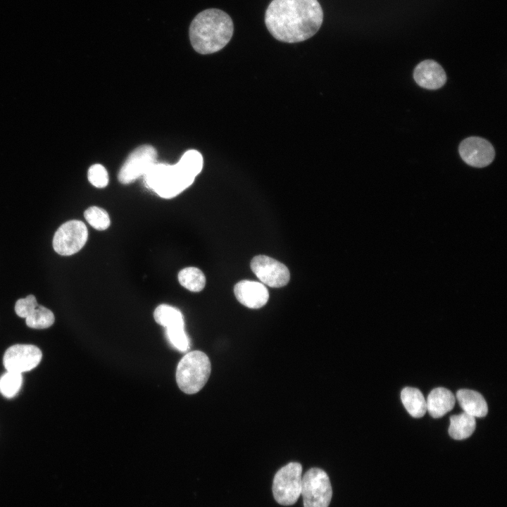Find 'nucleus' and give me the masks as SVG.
Returning <instances> with one entry per match:
<instances>
[{"label": "nucleus", "instance_id": "obj_11", "mask_svg": "<svg viewBox=\"0 0 507 507\" xmlns=\"http://www.w3.org/2000/svg\"><path fill=\"white\" fill-rule=\"evenodd\" d=\"M459 154L468 165L483 168L489 165L495 156L494 149L486 139L479 137L465 139L459 145Z\"/></svg>", "mask_w": 507, "mask_h": 507}, {"label": "nucleus", "instance_id": "obj_2", "mask_svg": "<svg viewBox=\"0 0 507 507\" xmlns=\"http://www.w3.org/2000/svg\"><path fill=\"white\" fill-rule=\"evenodd\" d=\"M233 32L234 24L227 13L218 8H209L194 17L189 35L196 52L210 54L223 49L230 41Z\"/></svg>", "mask_w": 507, "mask_h": 507}, {"label": "nucleus", "instance_id": "obj_3", "mask_svg": "<svg viewBox=\"0 0 507 507\" xmlns=\"http://www.w3.org/2000/svg\"><path fill=\"white\" fill-rule=\"evenodd\" d=\"M194 179L178 163L169 165L156 162L144 175L146 187L165 199L176 196L189 187Z\"/></svg>", "mask_w": 507, "mask_h": 507}, {"label": "nucleus", "instance_id": "obj_24", "mask_svg": "<svg viewBox=\"0 0 507 507\" xmlns=\"http://www.w3.org/2000/svg\"><path fill=\"white\" fill-rule=\"evenodd\" d=\"M166 334L170 342L179 351H185L189 348V341L184 326L167 327Z\"/></svg>", "mask_w": 507, "mask_h": 507}, {"label": "nucleus", "instance_id": "obj_23", "mask_svg": "<svg viewBox=\"0 0 507 507\" xmlns=\"http://www.w3.org/2000/svg\"><path fill=\"white\" fill-rule=\"evenodd\" d=\"M84 216L88 223L97 230H106L111 223L108 213L97 206L88 208L84 211Z\"/></svg>", "mask_w": 507, "mask_h": 507}, {"label": "nucleus", "instance_id": "obj_10", "mask_svg": "<svg viewBox=\"0 0 507 507\" xmlns=\"http://www.w3.org/2000/svg\"><path fill=\"white\" fill-rule=\"evenodd\" d=\"M253 273L263 284L271 287H281L289 281L290 274L283 263L264 255L255 256L251 261Z\"/></svg>", "mask_w": 507, "mask_h": 507}, {"label": "nucleus", "instance_id": "obj_16", "mask_svg": "<svg viewBox=\"0 0 507 507\" xmlns=\"http://www.w3.org/2000/svg\"><path fill=\"white\" fill-rule=\"evenodd\" d=\"M475 418L463 412L450 417L449 434L454 439H465L474 432Z\"/></svg>", "mask_w": 507, "mask_h": 507}, {"label": "nucleus", "instance_id": "obj_13", "mask_svg": "<svg viewBox=\"0 0 507 507\" xmlns=\"http://www.w3.org/2000/svg\"><path fill=\"white\" fill-rule=\"evenodd\" d=\"M413 78L419 86L427 89H439L446 81L443 68L432 60L418 63L414 69Z\"/></svg>", "mask_w": 507, "mask_h": 507}, {"label": "nucleus", "instance_id": "obj_19", "mask_svg": "<svg viewBox=\"0 0 507 507\" xmlns=\"http://www.w3.org/2000/svg\"><path fill=\"white\" fill-rule=\"evenodd\" d=\"M178 280L182 286L194 292L201 291L206 284V277L201 270L188 267L178 273Z\"/></svg>", "mask_w": 507, "mask_h": 507}, {"label": "nucleus", "instance_id": "obj_21", "mask_svg": "<svg viewBox=\"0 0 507 507\" xmlns=\"http://www.w3.org/2000/svg\"><path fill=\"white\" fill-rule=\"evenodd\" d=\"M23 384L21 373L6 371L0 377V393L7 399L13 398Z\"/></svg>", "mask_w": 507, "mask_h": 507}, {"label": "nucleus", "instance_id": "obj_22", "mask_svg": "<svg viewBox=\"0 0 507 507\" xmlns=\"http://www.w3.org/2000/svg\"><path fill=\"white\" fill-rule=\"evenodd\" d=\"M177 163L187 173L196 177L203 168L204 160L200 152L191 149L187 151Z\"/></svg>", "mask_w": 507, "mask_h": 507}, {"label": "nucleus", "instance_id": "obj_20", "mask_svg": "<svg viewBox=\"0 0 507 507\" xmlns=\"http://www.w3.org/2000/svg\"><path fill=\"white\" fill-rule=\"evenodd\" d=\"M55 320L54 315L49 308L37 305L25 318L26 325L34 329H45L51 327Z\"/></svg>", "mask_w": 507, "mask_h": 507}, {"label": "nucleus", "instance_id": "obj_25", "mask_svg": "<svg viewBox=\"0 0 507 507\" xmlns=\"http://www.w3.org/2000/svg\"><path fill=\"white\" fill-rule=\"evenodd\" d=\"M89 182L96 187H105L108 183V175L106 168L101 164L92 165L87 173Z\"/></svg>", "mask_w": 507, "mask_h": 507}, {"label": "nucleus", "instance_id": "obj_14", "mask_svg": "<svg viewBox=\"0 0 507 507\" xmlns=\"http://www.w3.org/2000/svg\"><path fill=\"white\" fill-rule=\"evenodd\" d=\"M456 398L448 389L437 387L432 389L426 400L427 411L433 418H440L452 410Z\"/></svg>", "mask_w": 507, "mask_h": 507}, {"label": "nucleus", "instance_id": "obj_5", "mask_svg": "<svg viewBox=\"0 0 507 507\" xmlns=\"http://www.w3.org/2000/svg\"><path fill=\"white\" fill-rule=\"evenodd\" d=\"M302 466L291 462L275 475L273 494L275 501L282 506L294 504L301 495Z\"/></svg>", "mask_w": 507, "mask_h": 507}, {"label": "nucleus", "instance_id": "obj_26", "mask_svg": "<svg viewBox=\"0 0 507 507\" xmlns=\"http://www.w3.org/2000/svg\"><path fill=\"white\" fill-rule=\"evenodd\" d=\"M38 303L35 296L32 294L25 298L18 299L15 305V311L20 318H25L34 310Z\"/></svg>", "mask_w": 507, "mask_h": 507}, {"label": "nucleus", "instance_id": "obj_6", "mask_svg": "<svg viewBox=\"0 0 507 507\" xmlns=\"http://www.w3.org/2000/svg\"><path fill=\"white\" fill-rule=\"evenodd\" d=\"M301 495L304 507H328L332 496L331 483L322 469H309L301 480Z\"/></svg>", "mask_w": 507, "mask_h": 507}, {"label": "nucleus", "instance_id": "obj_18", "mask_svg": "<svg viewBox=\"0 0 507 507\" xmlns=\"http://www.w3.org/2000/svg\"><path fill=\"white\" fill-rule=\"evenodd\" d=\"M154 318L158 324L165 328L184 326L181 311L167 304H161L156 307L154 312Z\"/></svg>", "mask_w": 507, "mask_h": 507}, {"label": "nucleus", "instance_id": "obj_4", "mask_svg": "<svg viewBox=\"0 0 507 507\" xmlns=\"http://www.w3.org/2000/svg\"><path fill=\"white\" fill-rule=\"evenodd\" d=\"M211 370V362L206 353L193 351L178 363L176 381L184 393L192 394L200 391L207 382Z\"/></svg>", "mask_w": 507, "mask_h": 507}, {"label": "nucleus", "instance_id": "obj_15", "mask_svg": "<svg viewBox=\"0 0 507 507\" xmlns=\"http://www.w3.org/2000/svg\"><path fill=\"white\" fill-rule=\"evenodd\" d=\"M456 399L465 413L475 418L484 417L487 414V403L479 392L462 389L457 392Z\"/></svg>", "mask_w": 507, "mask_h": 507}, {"label": "nucleus", "instance_id": "obj_9", "mask_svg": "<svg viewBox=\"0 0 507 507\" xmlns=\"http://www.w3.org/2000/svg\"><path fill=\"white\" fill-rule=\"evenodd\" d=\"M42 358L41 350L32 344H15L7 349L3 357L6 371L23 373L37 366Z\"/></svg>", "mask_w": 507, "mask_h": 507}, {"label": "nucleus", "instance_id": "obj_7", "mask_svg": "<svg viewBox=\"0 0 507 507\" xmlns=\"http://www.w3.org/2000/svg\"><path fill=\"white\" fill-rule=\"evenodd\" d=\"M88 231L84 223L72 220L61 225L54 234L53 247L62 256H70L78 252L85 244Z\"/></svg>", "mask_w": 507, "mask_h": 507}, {"label": "nucleus", "instance_id": "obj_8", "mask_svg": "<svg viewBox=\"0 0 507 507\" xmlns=\"http://www.w3.org/2000/svg\"><path fill=\"white\" fill-rule=\"evenodd\" d=\"M156 151L152 146L142 145L135 149L120 169L118 175L120 182L130 184L144 176L156 163Z\"/></svg>", "mask_w": 507, "mask_h": 507}, {"label": "nucleus", "instance_id": "obj_12", "mask_svg": "<svg viewBox=\"0 0 507 507\" xmlns=\"http://www.w3.org/2000/svg\"><path fill=\"white\" fill-rule=\"evenodd\" d=\"M237 299L250 308H259L268 301L269 293L263 283L252 280H242L234 287Z\"/></svg>", "mask_w": 507, "mask_h": 507}, {"label": "nucleus", "instance_id": "obj_1", "mask_svg": "<svg viewBox=\"0 0 507 507\" xmlns=\"http://www.w3.org/2000/svg\"><path fill=\"white\" fill-rule=\"evenodd\" d=\"M323 12L318 0H273L265 23L277 40L296 43L313 36L320 27Z\"/></svg>", "mask_w": 507, "mask_h": 507}, {"label": "nucleus", "instance_id": "obj_17", "mask_svg": "<svg viewBox=\"0 0 507 507\" xmlns=\"http://www.w3.org/2000/svg\"><path fill=\"white\" fill-rule=\"evenodd\" d=\"M401 399L405 408L413 418H421L425 414L426 400L418 389L409 387L403 388L401 392Z\"/></svg>", "mask_w": 507, "mask_h": 507}]
</instances>
